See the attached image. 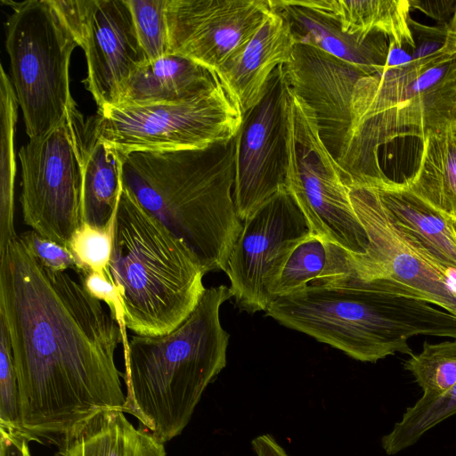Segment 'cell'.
<instances>
[{
	"label": "cell",
	"instance_id": "6da1fadb",
	"mask_svg": "<svg viewBox=\"0 0 456 456\" xmlns=\"http://www.w3.org/2000/svg\"><path fill=\"white\" fill-rule=\"evenodd\" d=\"M0 317L12 349L22 435L58 445L89 417L120 410L115 362L128 338L102 301L41 264L18 235L0 255Z\"/></svg>",
	"mask_w": 456,
	"mask_h": 456
},
{
	"label": "cell",
	"instance_id": "7a4b0ae2",
	"mask_svg": "<svg viewBox=\"0 0 456 456\" xmlns=\"http://www.w3.org/2000/svg\"><path fill=\"white\" fill-rule=\"evenodd\" d=\"M265 314L349 357L376 362L412 354L418 335L456 338V316L387 280L349 277L273 299Z\"/></svg>",
	"mask_w": 456,
	"mask_h": 456
},
{
	"label": "cell",
	"instance_id": "3957f363",
	"mask_svg": "<svg viewBox=\"0 0 456 456\" xmlns=\"http://www.w3.org/2000/svg\"><path fill=\"white\" fill-rule=\"evenodd\" d=\"M236 139L200 149L121 153L123 187L193 252L225 271L242 231L233 199Z\"/></svg>",
	"mask_w": 456,
	"mask_h": 456
},
{
	"label": "cell",
	"instance_id": "277c9868",
	"mask_svg": "<svg viewBox=\"0 0 456 456\" xmlns=\"http://www.w3.org/2000/svg\"><path fill=\"white\" fill-rule=\"evenodd\" d=\"M229 287L207 288L171 332L131 337L123 347L126 400L121 411L165 444L181 435L208 386L226 366L230 335L220 322Z\"/></svg>",
	"mask_w": 456,
	"mask_h": 456
},
{
	"label": "cell",
	"instance_id": "5b68a950",
	"mask_svg": "<svg viewBox=\"0 0 456 456\" xmlns=\"http://www.w3.org/2000/svg\"><path fill=\"white\" fill-rule=\"evenodd\" d=\"M352 112V139L342 168L353 183L388 178L379 162L381 146L456 130V53L443 44L360 78Z\"/></svg>",
	"mask_w": 456,
	"mask_h": 456
},
{
	"label": "cell",
	"instance_id": "8992f818",
	"mask_svg": "<svg viewBox=\"0 0 456 456\" xmlns=\"http://www.w3.org/2000/svg\"><path fill=\"white\" fill-rule=\"evenodd\" d=\"M108 269L126 328L139 336L176 329L206 290L207 272L197 256L124 187Z\"/></svg>",
	"mask_w": 456,
	"mask_h": 456
},
{
	"label": "cell",
	"instance_id": "52a82bcc",
	"mask_svg": "<svg viewBox=\"0 0 456 456\" xmlns=\"http://www.w3.org/2000/svg\"><path fill=\"white\" fill-rule=\"evenodd\" d=\"M12 12L5 47L12 83L29 138L55 127L75 103L69 68L78 44L49 0L2 1Z\"/></svg>",
	"mask_w": 456,
	"mask_h": 456
},
{
	"label": "cell",
	"instance_id": "ba28073f",
	"mask_svg": "<svg viewBox=\"0 0 456 456\" xmlns=\"http://www.w3.org/2000/svg\"><path fill=\"white\" fill-rule=\"evenodd\" d=\"M219 79V78H218ZM243 115L220 80L188 101L98 110L92 138L120 153L206 148L236 136Z\"/></svg>",
	"mask_w": 456,
	"mask_h": 456
},
{
	"label": "cell",
	"instance_id": "9c48e42d",
	"mask_svg": "<svg viewBox=\"0 0 456 456\" xmlns=\"http://www.w3.org/2000/svg\"><path fill=\"white\" fill-rule=\"evenodd\" d=\"M88 141L87 124L74 103L55 127L29 138L19 151L23 221L44 238L66 248L83 223L81 196Z\"/></svg>",
	"mask_w": 456,
	"mask_h": 456
},
{
	"label": "cell",
	"instance_id": "30bf717a",
	"mask_svg": "<svg viewBox=\"0 0 456 456\" xmlns=\"http://www.w3.org/2000/svg\"><path fill=\"white\" fill-rule=\"evenodd\" d=\"M286 187L313 236L364 254L367 236L353 208L351 176L322 142L313 110L289 88Z\"/></svg>",
	"mask_w": 456,
	"mask_h": 456
},
{
	"label": "cell",
	"instance_id": "8fae6325",
	"mask_svg": "<svg viewBox=\"0 0 456 456\" xmlns=\"http://www.w3.org/2000/svg\"><path fill=\"white\" fill-rule=\"evenodd\" d=\"M311 235L287 187L256 209L244 221L224 271L238 306L249 314L265 311L269 289L296 247Z\"/></svg>",
	"mask_w": 456,
	"mask_h": 456
},
{
	"label": "cell",
	"instance_id": "7c38bea8",
	"mask_svg": "<svg viewBox=\"0 0 456 456\" xmlns=\"http://www.w3.org/2000/svg\"><path fill=\"white\" fill-rule=\"evenodd\" d=\"M289 87L283 65L270 77L262 100L243 114L235 136L233 199L245 221L286 187Z\"/></svg>",
	"mask_w": 456,
	"mask_h": 456
},
{
	"label": "cell",
	"instance_id": "4fadbf2b",
	"mask_svg": "<svg viewBox=\"0 0 456 456\" xmlns=\"http://www.w3.org/2000/svg\"><path fill=\"white\" fill-rule=\"evenodd\" d=\"M349 197L368 240L365 253L354 254L357 278L389 281L456 316L453 273L428 261L406 241L370 183H351Z\"/></svg>",
	"mask_w": 456,
	"mask_h": 456
},
{
	"label": "cell",
	"instance_id": "5bb4252c",
	"mask_svg": "<svg viewBox=\"0 0 456 456\" xmlns=\"http://www.w3.org/2000/svg\"><path fill=\"white\" fill-rule=\"evenodd\" d=\"M270 10L268 0H167L169 53L216 74L250 40Z\"/></svg>",
	"mask_w": 456,
	"mask_h": 456
},
{
	"label": "cell",
	"instance_id": "9a60e30c",
	"mask_svg": "<svg viewBox=\"0 0 456 456\" xmlns=\"http://www.w3.org/2000/svg\"><path fill=\"white\" fill-rule=\"evenodd\" d=\"M283 71L289 90L313 110L322 142L342 167L352 139L353 92L372 73L303 44L295 45Z\"/></svg>",
	"mask_w": 456,
	"mask_h": 456
},
{
	"label": "cell",
	"instance_id": "2e32d148",
	"mask_svg": "<svg viewBox=\"0 0 456 456\" xmlns=\"http://www.w3.org/2000/svg\"><path fill=\"white\" fill-rule=\"evenodd\" d=\"M86 88L98 110L117 106L133 74L148 61L126 0H97L83 49Z\"/></svg>",
	"mask_w": 456,
	"mask_h": 456
},
{
	"label": "cell",
	"instance_id": "e0dca14e",
	"mask_svg": "<svg viewBox=\"0 0 456 456\" xmlns=\"http://www.w3.org/2000/svg\"><path fill=\"white\" fill-rule=\"evenodd\" d=\"M295 45L288 21L271 8L250 40L218 70L242 115L262 100L271 75L290 61Z\"/></svg>",
	"mask_w": 456,
	"mask_h": 456
},
{
	"label": "cell",
	"instance_id": "ac0fdd59",
	"mask_svg": "<svg viewBox=\"0 0 456 456\" xmlns=\"http://www.w3.org/2000/svg\"><path fill=\"white\" fill-rule=\"evenodd\" d=\"M376 191L396 231L428 261L456 273V234L452 219L413 193L404 182H364Z\"/></svg>",
	"mask_w": 456,
	"mask_h": 456
},
{
	"label": "cell",
	"instance_id": "d6986e66",
	"mask_svg": "<svg viewBox=\"0 0 456 456\" xmlns=\"http://www.w3.org/2000/svg\"><path fill=\"white\" fill-rule=\"evenodd\" d=\"M268 1L271 8L288 21L296 44L313 46L372 74L386 66L390 44L387 36L349 35L332 18L300 0Z\"/></svg>",
	"mask_w": 456,
	"mask_h": 456
},
{
	"label": "cell",
	"instance_id": "ffe728a7",
	"mask_svg": "<svg viewBox=\"0 0 456 456\" xmlns=\"http://www.w3.org/2000/svg\"><path fill=\"white\" fill-rule=\"evenodd\" d=\"M120 410L105 409L76 426L57 445L54 456H167L149 430L135 428Z\"/></svg>",
	"mask_w": 456,
	"mask_h": 456
},
{
	"label": "cell",
	"instance_id": "44dd1931",
	"mask_svg": "<svg viewBox=\"0 0 456 456\" xmlns=\"http://www.w3.org/2000/svg\"><path fill=\"white\" fill-rule=\"evenodd\" d=\"M218 80L216 73L192 60L168 53L147 61L133 74L118 105L184 102L212 88Z\"/></svg>",
	"mask_w": 456,
	"mask_h": 456
},
{
	"label": "cell",
	"instance_id": "7402d4cb",
	"mask_svg": "<svg viewBox=\"0 0 456 456\" xmlns=\"http://www.w3.org/2000/svg\"><path fill=\"white\" fill-rule=\"evenodd\" d=\"M332 18L354 36L382 33L398 47L416 49L409 0H300Z\"/></svg>",
	"mask_w": 456,
	"mask_h": 456
},
{
	"label": "cell",
	"instance_id": "603a6c76",
	"mask_svg": "<svg viewBox=\"0 0 456 456\" xmlns=\"http://www.w3.org/2000/svg\"><path fill=\"white\" fill-rule=\"evenodd\" d=\"M122 190V154L89 134L83 169L82 222L97 228L115 223Z\"/></svg>",
	"mask_w": 456,
	"mask_h": 456
},
{
	"label": "cell",
	"instance_id": "cb8c5ba5",
	"mask_svg": "<svg viewBox=\"0 0 456 456\" xmlns=\"http://www.w3.org/2000/svg\"><path fill=\"white\" fill-rule=\"evenodd\" d=\"M357 277L354 254L311 235L300 242L269 289L271 302L306 286Z\"/></svg>",
	"mask_w": 456,
	"mask_h": 456
},
{
	"label": "cell",
	"instance_id": "d4e9b609",
	"mask_svg": "<svg viewBox=\"0 0 456 456\" xmlns=\"http://www.w3.org/2000/svg\"><path fill=\"white\" fill-rule=\"evenodd\" d=\"M404 183L435 209L456 220V130L430 134L422 141L418 168Z\"/></svg>",
	"mask_w": 456,
	"mask_h": 456
},
{
	"label": "cell",
	"instance_id": "484cf974",
	"mask_svg": "<svg viewBox=\"0 0 456 456\" xmlns=\"http://www.w3.org/2000/svg\"><path fill=\"white\" fill-rule=\"evenodd\" d=\"M18 101L4 67L0 66V255L17 236L14 229V181L16 162L14 134Z\"/></svg>",
	"mask_w": 456,
	"mask_h": 456
},
{
	"label": "cell",
	"instance_id": "4316f807",
	"mask_svg": "<svg viewBox=\"0 0 456 456\" xmlns=\"http://www.w3.org/2000/svg\"><path fill=\"white\" fill-rule=\"evenodd\" d=\"M453 415H456V384L441 395H421L383 436L381 446L387 455H395L415 444L427 432Z\"/></svg>",
	"mask_w": 456,
	"mask_h": 456
},
{
	"label": "cell",
	"instance_id": "83f0119b",
	"mask_svg": "<svg viewBox=\"0 0 456 456\" xmlns=\"http://www.w3.org/2000/svg\"><path fill=\"white\" fill-rule=\"evenodd\" d=\"M403 366L422 389V396L446 393L456 384V338L435 344L424 342L422 350L411 354Z\"/></svg>",
	"mask_w": 456,
	"mask_h": 456
},
{
	"label": "cell",
	"instance_id": "f1b7e54d",
	"mask_svg": "<svg viewBox=\"0 0 456 456\" xmlns=\"http://www.w3.org/2000/svg\"><path fill=\"white\" fill-rule=\"evenodd\" d=\"M140 44L149 61L169 53L167 0H126Z\"/></svg>",
	"mask_w": 456,
	"mask_h": 456
},
{
	"label": "cell",
	"instance_id": "f546056e",
	"mask_svg": "<svg viewBox=\"0 0 456 456\" xmlns=\"http://www.w3.org/2000/svg\"><path fill=\"white\" fill-rule=\"evenodd\" d=\"M115 223L97 228L83 223L73 234L68 248L73 255L78 271L109 275Z\"/></svg>",
	"mask_w": 456,
	"mask_h": 456
},
{
	"label": "cell",
	"instance_id": "4dcf8cb0",
	"mask_svg": "<svg viewBox=\"0 0 456 456\" xmlns=\"http://www.w3.org/2000/svg\"><path fill=\"white\" fill-rule=\"evenodd\" d=\"M0 428L20 434V412L18 379L10 337L0 317ZM23 436V435H22Z\"/></svg>",
	"mask_w": 456,
	"mask_h": 456
},
{
	"label": "cell",
	"instance_id": "1f68e13d",
	"mask_svg": "<svg viewBox=\"0 0 456 456\" xmlns=\"http://www.w3.org/2000/svg\"><path fill=\"white\" fill-rule=\"evenodd\" d=\"M19 236L34 256L50 270L66 272L68 269H72L77 271V262L68 248L44 238L33 230L27 231Z\"/></svg>",
	"mask_w": 456,
	"mask_h": 456
},
{
	"label": "cell",
	"instance_id": "d6a6232c",
	"mask_svg": "<svg viewBox=\"0 0 456 456\" xmlns=\"http://www.w3.org/2000/svg\"><path fill=\"white\" fill-rule=\"evenodd\" d=\"M97 0H49L62 22L84 49Z\"/></svg>",
	"mask_w": 456,
	"mask_h": 456
},
{
	"label": "cell",
	"instance_id": "836d02e7",
	"mask_svg": "<svg viewBox=\"0 0 456 456\" xmlns=\"http://www.w3.org/2000/svg\"><path fill=\"white\" fill-rule=\"evenodd\" d=\"M77 273L85 289L95 298L108 305L110 314L118 322L122 332L126 337L122 303L110 274L102 275L95 272L85 271H78Z\"/></svg>",
	"mask_w": 456,
	"mask_h": 456
},
{
	"label": "cell",
	"instance_id": "e575fe53",
	"mask_svg": "<svg viewBox=\"0 0 456 456\" xmlns=\"http://www.w3.org/2000/svg\"><path fill=\"white\" fill-rule=\"evenodd\" d=\"M28 440L0 428V456H31Z\"/></svg>",
	"mask_w": 456,
	"mask_h": 456
},
{
	"label": "cell",
	"instance_id": "d590c367",
	"mask_svg": "<svg viewBox=\"0 0 456 456\" xmlns=\"http://www.w3.org/2000/svg\"><path fill=\"white\" fill-rule=\"evenodd\" d=\"M251 444L256 456H289L275 439L268 434L255 437Z\"/></svg>",
	"mask_w": 456,
	"mask_h": 456
},
{
	"label": "cell",
	"instance_id": "8d00e7d4",
	"mask_svg": "<svg viewBox=\"0 0 456 456\" xmlns=\"http://www.w3.org/2000/svg\"><path fill=\"white\" fill-rule=\"evenodd\" d=\"M455 4L456 2L452 1H438L437 6L434 9L431 5H435V1H410L411 8L419 9L437 20L445 18L452 10V4Z\"/></svg>",
	"mask_w": 456,
	"mask_h": 456
},
{
	"label": "cell",
	"instance_id": "74e56055",
	"mask_svg": "<svg viewBox=\"0 0 456 456\" xmlns=\"http://www.w3.org/2000/svg\"><path fill=\"white\" fill-rule=\"evenodd\" d=\"M444 45L449 50L456 53V7L452 19L449 25H447Z\"/></svg>",
	"mask_w": 456,
	"mask_h": 456
},
{
	"label": "cell",
	"instance_id": "f35d334b",
	"mask_svg": "<svg viewBox=\"0 0 456 456\" xmlns=\"http://www.w3.org/2000/svg\"><path fill=\"white\" fill-rule=\"evenodd\" d=\"M452 227L456 234V220H452Z\"/></svg>",
	"mask_w": 456,
	"mask_h": 456
}]
</instances>
